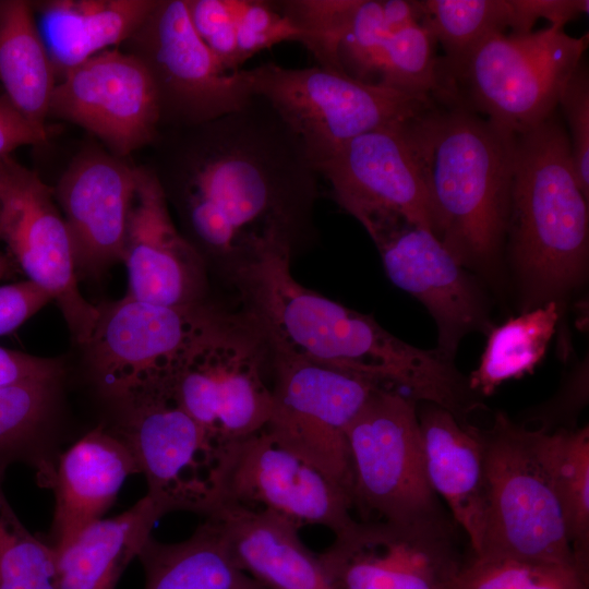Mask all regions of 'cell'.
<instances>
[{
	"label": "cell",
	"instance_id": "obj_1",
	"mask_svg": "<svg viewBox=\"0 0 589 589\" xmlns=\"http://www.w3.org/2000/svg\"><path fill=\"white\" fill-rule=\"evenodd\" d=\"M181 129L169 167L177 197L199 248L228 277L267 250L311 240L320 173L268 101L254 95Z\"/></svg>",
	"mask_w": 589,
	"mask_h": 589
},
{
	"label": "cell",
	"instance_id": "obj_2",
	"mask_svg": "<svg viewBox=\"0 0 589 589\" xmlns=\"http://www.w3.org/2000/svg\"><path fill=\"white\" fill-rule=\"evenodd\" d=\"M292 251L267 250L230 276L241 314L272 356L305 360L407 388L410 397L455 416L472 404L468 378L438 349L411 346L383 328L372 315L310 290L291 275Z\"/></svg>",
	"mask_w": 589,
	"mask_h": 589
},
{
	"label": "cell",
	"instance_id": "obj_3",
	"mask_svg": "<svg viewBox=\"0 0 589 589\" xmlns=\"http://www.w3.org/2000/svg\"><path fill=\"white\" fill-rule=\"evenodd\" d=\"M556 110L515 134L505 247L525 311L557 302L585 280L588 269L589 199L578 184Z\"/></svg>",
	"mask_w": 589,
	"mask_h": 589
},
{
	"label": "cell",
	"instance_id": "obj_4",
	"mask_svg": "<svg viewBox=\"0 0 589 589\" xmlns=\"http://www.w3.org/2000/svg\"><path fill=\"white\" fill-rule=\"evenodd\" d=\"M421 135L433 233L464 267L493 271L506 243L515 134L436 103Z\"/></svg>",
	"mask_w": 589,
	"mask_h": 589
},
{
	"label": "cell",
	"instance_id": "obj_5",
	"mask_svg": "<svg viewBox=\"0 0 589 589\" xmlns=\"http://www.w3.org/2000/svg\"><path fill=\"white\" fill-rule=\"evenodd\" d=\"M587 45L588 34L574 37L554 26L492 34L458 61L437 58L435 100L521 133L557 109Z\"/></svg>",
	"mask_w": 589,
	"mask_h": 589
},
{
	"label": "cell",
	"instance_id": "obj_6",
	"mask_svg": "<svg viewBox=\"0 0 589 589\" xmlns=\"http://www.w3.org/2000/svg\"><path fill=\"white\" fill-rule=\"evenodd\" d=\"M271 351L241 314L221 312L163 381L203 429L214 453L262 430L272 410L264 378Z\"/></svg>",
	"mask_w": 589,
	"mask_h": 589
},
{
	"label": "cell",
	"instance_id": "obj_7",
	"mask_svg": "<svg viewBox=\"0 0 589 589\" xmlns=\"http://www.w3.org/2000/svg\"><path fill=\"white\" fill-rule=\"evenodd\" d=\"M481 435L485 516L481 548L472 555H508L579 567L557 491L539 452L538 430L517 425L498 413Z\"/></svg>",
	"mask_w": 589,
	"mask_h": 589
},
{
	"label": "cell",
	"instance_id": "obj_8",
	"mask_svg": "<svg viewBox=\"0 0 589 589\" xmlns=\"http://www.w3.org/2000/svg\"><path fill=\"white\" fill-rule=\"evenodd\" d=\"M248 72L253 95L268 101L315 166L349 140L410 121L436 105L433 98L363 83L320 65L291 69L267 62Z\"/></svg>",
	"mask_w": 589,
	"mask_h": 589
},
{
	"label": "cell",
	"instance_id": "obj_9",
	"mask_svg": "<svg viewBox=\"0 0 589 589\" xmlns=\"http://www.w3.org/2000/svg\"><path fill=\"white\" fill-rule=\"evenodd\" d=\"M417 400L378 387L347 433L352 506L380 520L446 516L426 478Z\"/></svg>",
	"mask_w": 589,
	"mask_h": 589
},
{
	"label": "cell",
	"instance_id": "obj_10",
	"mask_svg": "<svg viewBox=\"0 0 589 589\" xmlns=\"http://www.w3.org/2000/svg\"><path fill=\"white\" fill-rule=\"evenodd\" d=\"M272 410L263 430L351 497L347 433L383 384L366 375L300 359L272 356Z\"/></svg>",
	"mask_w": 589,
	"mask_h": 589
},
{
	"label": "cell",
	"instance_id": "obj_11",
	"mask_svg": "<svg viewBox=\"0 0 589 589\" xmlns=\"http://www.w3.org/2000/svg\"><path fill=\"white\" fill-rule=\"evenodd\" d=\"M208 486L204 515L218 505H259L298 528L320 525L335 534L354 521L349 493L263 429L215 453Z\"/></svg>",
	"mask_w": 589,
	"mask_h": 589
},
{
	"label": "cell",
	"instance_id": "obj_12",
	"mask_svg": "<svg viewBox=\"0 0 589 589\" xmlns=\"http://www.w3.org/2000/svg\"><path fill=\"white\" fill-rule=\"evenodd\" d=\"M155 82L161 122L184 128L244 107L248 70L228 71L196 33L188 0H159L131 38Z\"/></svg>",
	"mask_w": 589,
	"mask_h": 589
},
{
	"label": "cell",
	"instance_id": "obj_13",
	"mask_svg": "<svg viewBox=\"0 0 589 589\" xmlns=\"http://www.w3.org/2000/svg\"><path fill=\"white\" fill-rule=\"evenodd\" d=\"M452 516L353 521L318 554L334 589H453L465 563Z\"/></svg>",
	"mask_w": 589,
	"mask_h": 589
},
{
	"label": "cell",
	"instance_id": "obj_14",
	"mask_svg": "<svg viewBox=\"0 0 589 589\" xmlns=\"http://www.w3.org/2000/svg\"><path fill=\"white\" fill-rule=\"evenodd\" d=\"M220 313L207 302L165 306L127 296L101 305L85 346L99 392L116 402L161 382Z\"/></svg>",
	"mask_w": 589,
	"mask_h": 589
},
{
	"label": "cell",
	"instance_id": "obj_15",
	"mask_svg": "<svg viewBox=\"0 0 589 589\" xmlns=\"http://www.w3.org/2000/svg\"><path fill=\"white\" fill-rule=\"evenodd\" d=\"M426 113L360 134L316 165L334 200L357 220L397 215L433 232L421 135Z\"/></svg>",
	"mask_w": 589,
	"mask_h": 589
},
{
	"label": "cell",
	"instance_id": "obj_16",
	"mask_svg": "<svg viewBox=\"0 0 589 589\" xmlns=\"http://www.w3.org/2000/svg\"><path fill=\"white\" fill-rule=\"evenodd\" d=\"M118 421L108 426L133 454L147 481V495L169 513L205 514L214 449L203 429L157 383L115 402Z\"/></svg>",
	"mask_w": 589,
	"mask_h": 589
},
{
	"label": "cell",
	"instance_id": "obj_17",
	"mask_svg": "<svg viewBox=\"0 0 589 589\" xmlns=\"http://www.w3.org/2000/svg\"><path fill=\"white\" fill-rule=\"evenodd\" d=\"M359 221L377 248L388 279L432 315L436 349L454 359L467 334L489 333L484 294L431 230L397 215H372Z\"/></svg>",
	"mask_w": 589,
	"mask_h": 589
},
{
	"label": "cell",
	"instance_id": "obj_18",
	"mask_svg": "<svg viewBox=\"0 0 589 589\" xmlns=\"http://www.w3.org/2000/svg\"><path fill=\"white\" fill-rule=\"evenodd\" d=\"M0 239L5 241L29 281L59 306L73 339L86 346L99 318V308L77 286L73 249L51 188L14 163L0 195Z\"/></svg>",
	"mask_w": 589,
	"mask_h": 589
},
{
	"label": "cell",
	"instance_id": "obj_19",
	"mask_svg": "<svg viewBox=\"0 0 589 589\" xmlns=\"http://www.w3.org/2000/svg\"><path fill=\"white\" fill-rule=\"evenodd\" d=\"M49 115L91 132L119 158L152 143L161 124L149 70L118 48L68 71L52 92Z\"/></svg>",
	"mask_w": 589,
	"mask_h": 589
},
{
	"label": "cell",
	"instance_id": "obj_20",
	"mask_svg": "<svg viewBox=\"0 0 589 589\" xmlns=\"http://www.w3.org/2000/svg\"><path fill=\"white\" fill-rule=\"evenodd\" d=\"M122 262L129 298L165 306L206 302L205 260L176 228L164 187L151 170L140 168Z\"/></svg>",
	"mask_w": 589,
	"mask_h": 589
},
{
	"label": "cell",
	"instance_id": "obj_21",
	"mask_svg": "<svg viewBox=\"0 0 589 589\" xmlns=\"http://www.w3.org/2000/svg\"><path fill=\"white\" fill-rule=\"evenodd\" d=\"M139 172L112 154L92 149L81 153L52 189L77 275L95 276L122 262Z\"/></svg>",
	"mask_w": 589,
	"mask_h": 589
},
{
	"label": "cell",
	"instance_id": "obj_22",
	"mask_svg": "<svg viewBox=\"0 0 589 589\" xmlns=\"http://www.w3.org/2000/svg\"><path fill=\"white\" fill-rule=\"evenodd\" d=\"M133 473H140L133 454L103 423L60 453L46 484L55 495L47 543L60 552L85 528L100 520Z\"/></svg>",
	"mask_w": 589,
	"mask_h": 589
},
{
	"label": "cell",
	"instance_id": "obj_23",
	"mask_svg": "<svg viewBox=\"0 0 589 589\" xmlns=\"http://www.w3.org/2000/svg\"><path fill=\"white\" fill-rule=\"evenodd\" d=\"M417 411L430 486L445 501L453 520L465 532L469 552L478 554L485 516L481 430L431 402H424Z\"/></svg>",
	"mask_w": 589,
	"mask_h": 589
},
{
	"label": "cell",
	"instance_id": "obj_24",
	"mask_svg": "<svg viewBox=\"0 0 589 589\" xmlns=\"http://www.w3.org/2000/svg\"><path fill=\"white\" fill-rule=\"evenodd\" d=\"M205 516L218 522L238 567L266 589H334L290 520L240 505H218Z\"/></svg>",
	"mask_w": 589,
	"mask_h": 589
},
{
	"label": "cell",
	"instance_id": "obj_25",
	"mask_svg": "<svg viewBox=\"0 0 589 589\" xmlns=\"http://www.w3.org/2000/svg\"><path fill=\"white\" fill-rule=\"evenodd\" d=\"M156 4L157 0H53L40 3L38 27L57 79L97 53L131 39Z\"/></svg>",
	"mask_w": 589,
	"mask_h": 589
},
{
	"label": "cell",
	"instance_id": "obj_26",
	"mask_svg": "<svg viewBox=\"0 0 589 589\" xmlns=\"http://www.w3.org/2000/svg\"><path fill=\"white\" fill-rule=\"evenodd\" d=\"M149 495L119 516L85 528L57 552L59 589H115L128 564L151 537L155 522L168 514Z\"/></svg>",
	"mask_w": 589,
	"mask_h": 589
},
{
	"label": "cell",
	"instance_id": "obj_27",
	"mask_svg": "<svg viewBox=\"0 0 589 589\" xmlns=\"http://www.w3.org/2000/svg\"><path fill=\"white\" fill-rule=\"evenodd\" d=\"M137 557L145 589H266L238 567L209 516L184 541L161 543L149 537Z\"/></svg>",
	"mask_w": 589,
	"mask_h": 589
},
{
	"label": "cell",
	"instance_id": "obj_28",
	"mask_svg": "<svg viewBox=\"0 0 589 589\" xmlns=\"http://www.w3.org/2000/svg\"><path fill=\"white\" fill-rule=\"evenodd\" d=\"M0 83L26 119L46 128L57 75L26 1H0Z\"/></svg>",
	"mask_w": 589,
	"mask_h": 589
},
{
	"label": "cell",
	"instance_id": "obj_29",
	"mask_svg": "<svg viewBox=\"0 0 589 589\" xmlns=\"http://www.w3.org/2000/svg\"><path fill=\"white\" fill-rule=\"evenodd\" d=\"M60 378L0 388V477L11 464L24 462L35 468L39 484L46 486L60 454L51 433Z\"/></svg>",
	"mask_w": 589,
	"mask_h": 589
},
{
	"label": "cell",
	"instance_id": "obj_30",
	"mask_svg": "<svg viewBox=\"0 0 589 589\" xmlns=\"http://www.w3.org/2000/svg\"><path fill=\"white\" fill-rule=\"evenodd\" d=\"M558 317V303L550 301L491 328L480 363L468 378L469 388L489 396L504 382L532 373L544 357Z\"/></svg>",
	"mask_w": 589,
	"mask_h": 589
},
{
	"label": "cell",
	"instance_id": "obj_31",
	"mask_svg": "<svg viewBox=\"0 0 589 589\" xmlns=\"http://www.w3.org/2000/svg\"><path fill=\"white\" fill-rule=\"evenodd\" d=\"M538 447L557 491L575 562L589 573V428L538 429Z\"/></svg>",
	"mask_w": 589,
	"mask_h": 589
},
{
	"label": "cell",
	"instance_id": "obj_32",
	"mask_svg": "<svg viewBox=\"0 0 589 589\" xmlns=\"http://www.w3.org/2000/svg\"><path fill=\"white\" fill-rule=\"evenodd\" d=\"M421 23L444 50L445 62L462 59L479 43L513 27L512 0L419 1Z\"/></svg>",
	"mask_w": 589,
	"mask_h": 589
},
{
	"label": "cell",
	"instance_id": "obj_33",
	"mask_svg": "<svg viewBox=\"0 0 589 589\" xmlns=\"http://www.w3.org/2000/svg\"><path fill=\"white\" fill-rule=\"evenodd\" d=\"M453 589H589V573L574 564L469 552Z\"/></svg>",
	"mask_w": 589,
	"mask_h": 589
},
{
	"label": "cell",
	"instance_id": "obj_34",
	"mask_svg": "<svg viewBox=\"0 0 589 589\" xmlns=\"http://www.w3.org/2000/svg\"><path fill=\"white\" fill-rule=\"evenodd\" d=\"M0 477V589H59L57 552L20 521Z\"/></svg>",
	"mask_w": 589,
	"mask_h": 589
},
{
	"label": "cell",
	"instance_id": "obj_35",
	"mask_svg": "<svg viewBox=\"0 0 589 589\" xmlns=\"http://www.w3.org/2000/svg\"><path fill=\"white\" fill-rule=\"evenodd\" d=\"M436 45L421 22L389 35L380 53L375 84L434 99L437 92Z\"/></svg>",
	"mask_w": 589,
	"mask_h": 589
},
{
	"label": "cell",
	"instance_id": "obj_36",
	"mask_svg": "<svg viewBox=\"0 0 589 589\" xmlns=\"http://www.w3.org/2000/svg\"><path fill=\"white\" fill-rule=\"evenodd\" d=\"M277 3L301 31V44L311 51L318 65L341 71L338 46L358 0H286Z\"/></svg>",
	"mask_w": 589,
	"mask_h": 589
},
{
	"label": "cell",
	"instance_id": "obj_37",
	"mask_svg": "<svg viewBox=\"0 0 589 589\" xmlns=\"http://www.w3.org/2000/svg\"><path fill=\"white\" fill-rule=\"evenodd\" d=\"M302 38L277 1L235 0L233 40L239 69L264 49L287 40L301 43Z\"/></svg>",
	"mask_w": 589,
	"mask_h": 589
},
{
	"label": "cell",
	"instance_id": "obj_38",
	"mask_svg": "<svg viewBox=\"0 0 589 589\" xmlns=\"http://www.w3.org/2000/svg\"><path fill=\"white\" fill-rule=\"evenodd\" d=\"M558 106L569 129L575 175L582 193L589 199V72L585 60L567 81Z\"/></svg>",
	"mask_w": 589,
	"mask_h": 589
},
{
	"label": "cell",
	"instance_id": "obj_39",
	"mask_svg": "<svg viewBox=\"0 0 589 589\" xmlns=\"http://www.w3.org/2000/svg\"><path fill=\"white\" fill-rule=\"evenodd\" d=\"M513 34L532 32L539 19L551 22L550 26L564 28L565 24L588 12V0H512Z\"/></svg>",
	"mask_w": 589,
	"mask_h": 589
},
{
	"label": "cell",
	"instance_id": "obj_40",
	"mask_svg": "<svg viewBox=\"0 0 589 589\" xmlns=\"http://www.w3.org/2000/svg\"><path fill=\"white\" fill-rule=\"evenodd\" d=\"M51 301L44 289L29 280L0 286V336L14 332Z\"/></svg>",
	"mask_w": 589,
	"mask_h": 589
},
{
	"label": "cell",
	"instance_id": "obj_41",
	"mask_svg": "<svg viewBox=\"0 0 589 589\" xmlns=\"http://www.w3.org/2000/svg\"><path fill=\"white\" fill-rule=\"evenodd\" d=\"M62 363L0 346V388L39 378L61 377Z\"/></svg>",
	"mask_w": 589,
	"mask_h": 589
},
{
	"label": "cell",
	"instance_id": "obj_42",
	"mask_svg": "<svg viewBox=\"0 0 589 589\" xmlns=\"http://www.w3.org/2000/svg\"><path fill=\"white\" fill-rule=\"evenodd\" d=\"M48 132L26 119L4 96H0V157L23 145L46 142Z\"/></svg>",
	"mask_w": 589,
	"mask_h": 589
},
{
	"label": "cell",
	"instance_id": "obj_43",
	"mask_svg": "<svg viewBox=\"0 0 589 589\" xmlns=\"http://www.w3.org/2000/svg\"><path fill=\"white\" fill-rule=\"evenodd\" d=\"M14 163L8 155L0 157V195L5 189Z\"/></svg>",
	"mask_w": 589,
	"mask_h": 589
},
{
	"label": "cell",
	"instance_id": "obj_44",
	"mask_svg": "<svg viewBox=\"0 0 589 589\" xmlns=\"http://www.w3.org/2000/svg\"><path fill=\"white\" fill-rule=\"evenodd\" d=\"M11 269V260H9V257L4 255H0V279L4 278L8 274H10Z\"/></svg>",
	"mask_w": 589,
	"mask_h": 589
},
{
	"label": "cell",
	"instance_id": "obj_45",
	"mask_svg": "<svg viewBox=\"0 0 589 589\" xmlns=\"http://www.w3.org/2000/svg\"><path fill=\"white\" fill-rule=\"evenodd\" d=\"M0 211H1V207H0Z\"/></svg>",
	"mask_w": 589,
	"mask_h": 589
}]
</instances>
